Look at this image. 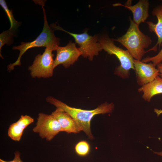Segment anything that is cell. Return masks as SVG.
<instances>
[{
	"instance_id": "1",
	"label": "cell",
	"mask_w": 162,
	"mask_h": 162,
	"mask_svg": "<svg viewBox=\"0 0 162 162\" xmlns=\"http://www.w3.org/2000/svg\"><path fill=\"white\" fill-rule=\"evenodd\" d=\"M46 100L70 115L76 122L81 131H84L90 140L94 139L91 129V122L92 118L97 115L111 113L114 108V105L112 103L106 102L94 110H89L70 106L52 96L47 97Z\"/></svg>"
},
{
	"instance_id": "9",
	"label": "cell",
	"mask_w": 162,
	"mask_h": 162,
	"mask_svg": "<svg viewBox=\"0 0 162 162\" xmlns=\"http://www.w3.org/2000/svg\"><path fill=\"white\" fill-rule=\"evenodd\" d=\"M134 65L138 84L142 86L153 81L159 73L153 63H146L134 59Z\"/></svg>"
},
{
	"instance_id": "6",
	"label": "cell",
	"mask_w": 162,
	"mask_h": 162,
	"mask_svg": "<svg viewBox=\"0 0 162 162\" xmlns=\"http://www.w3.org/2000/svg\"><path fill=\"white\" fill-rule=\"evenodd\" d=\"M53 50L46 48L42 54H39L35 57L32 64L28 70L33 78H47L53 76L54 69Z\"/></svg>"
},
{
	"instance_id": "16",
	"label": "cell",
	"mask_w": 162,
	"mask_h": 162,
	"mask_svg": "<svg viewBox=\"0 0 162 162\" xmlns=\"http://www.w3.org/2000/svg\"><path fill=\"white\" fill-rule=\"evenodd\" d=\"M0 5L4 10L10 21V27L9 29L15 30L18 27L19 23L14 19L12 10H10L8 9L4 0H0Z\"/></svg>"
},
{
	"instance_id": "4",
	"label": "cell",
	"mask_w": 162,
	"mask_h": 162,
	"mask_svg": "<svg viewBox=\"0 0 162 162\" xmlns=\"http://www.w3.org/2000/svg\"><path fill=\"white\" fill-rule=\"evenodd\" d=\"M114 41L107 35H103L99 38L102 50L108 54L114 55L120 62V65L116 68L114 74L122 78H128L130 70H135L134 58L127 50L116 46Z\"/></svg>"
},
{
	"instance_id": "10",
	"label": "cell",
	"mask_w": 162,
	"mask_h": 162,
	"mask_svg": "<svg viewBox=\"0 0 162 162\" xmlns=\"http://www.w3.org/2000/svg\"><path fill=\"white\" fill-rule=\"evenodd\" d=\"M131 1L128 0L124 5L121 3H116L113 5L114 6H124L130 10L133 14V21L139 25L141 23L145 22L149 16V1L140 0L133 5H131Z\"/></svg>"
},
{
	"instance_id": "22",
	"label": "cell",
	"mask_w": 162,
	"mask_h": 162,
	"mask_svg": "<svg viewBox=\"0 0 162 162\" xmlns=\"http://www.w3.org/2000/svg\"><path fill=\"white\" fill-rule=\"evenodd\" d=\"M153 153L154 154H157L158 155L162 157V151L160 152H153Z\"/></svg>"
},
{
	"instance_id": "15",
	"label": "cell",
	"mask_w": 162,
	"mask_h": 162,
	"mask_svg": "<svg viewBox=\"0 0 162 162\" xmlns=\"http://www.w3.org/2000/svg\"><path fill=\"white\" fill-rule=\"evenodd\" d=\"M14 31L15 30L9 29L0 34V56L3 59L4 58L1 54L2 48L6 44L8 45L11 44L14 36Z\"/></svg>"
},
{
	"instance_id": "18",
	"label": "cell",
	"mask_w": 162,
	"mask_h": 162,
	"mask_svg": "<svg viewBox=\"0 0 162 162\" xmlns=\"http://www.w3.org/2000/svg\"><path fill=\"white\" fill-rule=\"evenodd\" d=\"M161 45L162 46V44ZM141 61L145 63L151 62L155 66H157L162 61V47L160 51L156 56L151 57L147 56L142 59Z\"/></svg>"
},
{
	"instance_id": "21",
	"label": "cell",
	"mask_w": 162,
	"mask_h": 162,
	"mask_svg": "<svg viewBox=\"0 0 162 162\" xmlns=\"http://www.w3.org/2000/svg\"><path fill=\"white\" fill-rule=\"evenodd\" d=\"M154 112L156 113L158 116H159L160 114L162 113V110H158L156 109L154 110Z\"/></svg>"
},
{
	"instance_id": "14",
	"label": "cell",
	"mask_w": 162,
	"mask_h": 162,
	"mask_svg": "<svg viewBox=\"0 0 162 162\" xmlns=\"http://www.w3.org/2000/svg\"><path fill=\"white\" fill-rule=\"evenodd\" d=\"M138 91L142 93V98L145 100L150 102L154 95L162 94V79L158 76L153 81L141 86Z\"/></svg>"
},
{
	"instance_id": "7",
	"label": "cell",
	"mask_w": 162,
	"mask_h": 162,
	"mask_svg": "<svg viewBox=\"0 0 162 162\" xmlns=\"http://www.w3.org/2000/svg\"><path fill=\"white\" fill-rule=\"evenodd\" d=\"M34 132L38 133L42 139L51 141L62 129L59 122L51 114L40 113L37 118L36 126L33 129Z\"/></svg>"
},
{
	"instance_id": "13",
	"label": "cell",
	"mask_w": 162,
	"mask_h": 162,
	"mask_svg": "<svg viewBox=\"0 0 162 162\" xmlns=\"http://www.w3.org/2000/svg\"><path fill=\"white\" fill-rule=\"evenodd\" d=\"M152 14L157 17V22L155 23L151 21H148L146 23L149 31L154 32L157 35L158 41L155 45L147 52L151 50L156 51L158 46L160 47L162 43V4L154 8L152 11Z\"/></svg>"
},
{
	"instance_id": "12",
	"label": "cell",
	"mask_w": 162,
	"mask_h": 162,
	"mask_svg": "<svg viewBox=\"0 0 162 162\" xmlns=\"http://www.w3.org/2000/svg\"><path fill=\"white\" fill-rule=\"evenodd\" d=\"M34 122V119L30 116L21 115L17 122L9 126L8 131V136L14 141H19L24 130Z\"/></svg>"
},
{
	"instance_id": "11",
	"label": "cell",
	"mask_w": 162,
	"mask_h": 162,
	"mask_svg": "<svg viewBox=\"0 0 162 162\" xmlns=\"http://www.w3.org/2000/svg\"><path fill=\"white\" fill-rule=\"evenodd\" d=\"M59 122L62 129L68 134H76L80 132L81 128L76 122L67 113L62 109L56 108L52 112Z\"/></svg>"
},
{
	"instance_id": "2",
	"label": "cell",
	"mask_w": 162,
	"mask_h": 162,
	"mask_svg": "<svg viewBox=\"0 0 162 162\" xmlns=\"http://www.w3.org/2000/svg\"><path fill=\"white\" fill-rule=\"evenodd\" d=\"M130 25L126 33L114 41L120 43L125 47L133 58L141 61L146 53L145 49L151 44V38L140 29L139 25L136 24L129 16Z\"/></svg>"
},
{
	"instance_id": "20",
	"label": "cell",
	"mask_w": 162,
	"mask_h": 162,
	"mask_svg": "<svg viewBox=\"0 0 162 162\" xmlns=\"http://www.w3.org/2000/svg\"><path fill=\"white\" fill-rule=\"evenodd\" d=\"M157 68L158 70L159 73V76L162 79V63H160L157 65Z\"/></svg>"
},
{
	"instance_id": "5",
	"label": "cell",
	"mask_w": 162,
	"mask_h": 162,
	"mask_svg": "<svg viewBox=\"0 0 162 162\" xmlns=\"http://www.w3.org/2000/svg\"><path fill=\"white\" fill-rule=\"evenodd\" d=\"M50 26L54 29L62 30L72 36L79 46L82 53L81 56L85 58H88L90 61H92L94 56L98 55L99 52L103 50L99 42L98 35L90 36L88 33L87 30L80 34L72 33L54 24L51 25Z\"/></svg>"
},
{
	"instance_id": "19",
	"label": "cell",
	"mask_w": 162,
	"mask_h": 162,
	"mask_svg": "<svg viewBox=\"0 0 162 162\" xmlns=\"http://www.w3.org/2000/svg\"><path fill=\"white\" fill-rule=\"evenodd\" d=\"M20 154L19 151H16L14 153V157L13 160L7 161L0 159V162H23L20 158Z\"/></svg>"
},
{
	"instance_id": "17",
	"label": "cell",
	"mask_w": 162,
	"mask_h": 162,
	"mask_svg": "<svg viewBox=\"0 0 162 162\" xmlns=\"http://www.w3.org/2000/svg\"><path fill=\"white\" fill-rule=\"evenodd\" d=\"M75 152L80 156L87 155L89 153L90 146L88 143L85 141H81L78 142L75 147Z\"/></svg>"
},
{
	"instance_id": "3",
	"label": "cell",
	"mask_w": 162,
	"mask_h": 162,
	"mask_svg": "<svg viewBox=\"0 0 162 162\" xmlns=\"http://www.w3.org/2000/svg\"><path fill=\"white\" fill-rule=\"evenodd\" d=\"M44 14V23L42 32L37 38L31 42L21 43V44L17 46H13L12 49L18 50L20 51L19 56L17 60L14 63L10 64L7 67L8 71L13 70L16 66L21 65V58L24 53L29 49L35 47H45L56 50L60 43V39L55 35L53 30L48 24L45 11L42 5Z\"/></svg>"
},
{
	"instance_id": "8",
	"label": "cell",
	"mask_w": 162,
	"mask_h": 162,
	"mask_svg": "<svg viewBox=\"0 0 162 162\" xmlns=\"http://www.w3.org/2000/svg\"><path fill=\"white\" fill-rule=\"evenodd\" d=\"M56 50V55L54 60V68L60 64L65 68L69 67L82 54L79 48L76 47L75 44L72 41L64 46H58Z\"/></svg>"
}]
</instances>
